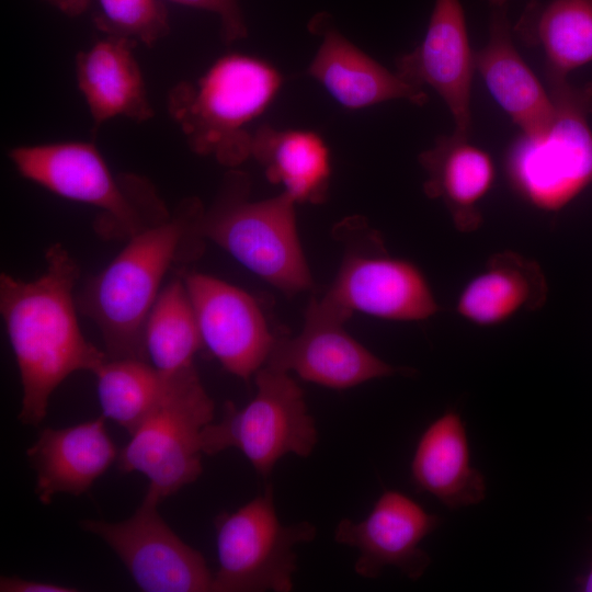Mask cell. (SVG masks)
<instances>
[{
  "label": "cell",
  "mask_w": 592,
  "mask_h": 592,
  "mask_svg": "<svg viewBox=\"0 0 592 592\" xmlns=\"http://www.w3.org/2000/svg\"><path fill=\"white\" fill-rule=\"evenodd\" d=\"M8 156L23 178L64 198L99 208L93 227L103 239L128 240L171 215L148 180L115 177L92 143L18 146Z\"/></svg>",
  "instance_id": "4"
},
{
  "label": "cell",
  "mask_w": 592,
  "mask_h": 592,
  "mask_svg": "<svg viewBox=\"0 0 592 592\" xmlns=\"http://www.w3.org/2000/svg\"><path fill=\"white\" fill-rule=\"evenodd\" d=\"M45 269L32 281L0 274V312L22 385L19 421L38 425L54 390L72 373L94 372L107 355L89 342L77 318L80 267L61 243L45 252Z\"/></svg>",
  "instance_id": "1"
},
{
  "label": "cell",
  "mask_w": 592,
  "mask_h": 592,
  "mask_svg": "<svg viewBox=\"0 0 592 592\" xmlns=\"http://www.w3.org/2000/svg\"><path fill=\"white\" fill-rule=\"evenodd\" d=\"M163 379L157 407L116 458L121 473L145 475L160 502L202 474L201 436L215 411L194 365Z\"/></svg>",
  "instance_id": "7"
},
{
  "label": "cell",
  "mask_w": 592,
  "mask_h": 592,
  "mask_svg": "<svg viewBox=\"0 0 592 592\" xmlns=\"http://www.w3.org/2000/svg\"><path fill=\"white\" fill-rule=\"evenodd\" d=\"M506 2H508V0H489V3L493 8H503Z\"/></svg>",
  "instance_id": "32"
},
{
  "label": "cell",
  "mask_w": 592,
  "mask_h": 592,
  "mask_svg": "<svg viewBox=\"0 0 592 592\" xmlns=\"http://www.w3.org/2000/svg\"><path fill=\"white\" fill-rule=\"evenodd\" d=\"M158 499L146 493L128 519L82 520L80 526L105 542L145 592L213 591L214 574L203 555L183 542L159 515Z\"/></svg>",
  "instance_id": "10"
},
{
  "label": "cell",
  "mask_w": 592,
  "mask_h": 592,
  "mask_svg": "<svg viewBox=\"0 0 592 592\" xmlns=\"http://www.w3.org/2000/svg\"><path fill=\"white\" fill-rule=\"evenodd\" d=\"M308 75L349 110L397 99H405L415 105L428 102L422 88L390 72L335 29H328L323 33L322 42L308 67Z\"/></svg>",
  "instance_id": "20"
},
{
  "label": "cell",
  "mask_w": 592,
  "mask_h": 592,
  "mask_svg": "<svg viewBox=\"0 0 592 592\" xmlns=\"http://www.w3.org/2000/svg\"><path fill=\"white\" fill-rule=\"evenodd\" d=\"M249 181L234 172L214 205L204 210L200 229L239 263L282 292L311 287V274L296 226L295 202L285 193L249 201Z\"/></svg>",
  "instance_id": "5"
},
{
  "label": "cell",
  "mask_w": 592,
  "mask_h": 592,
  "mask_svg": "<svg viewBox=\"0 0 592 592\" xmlns=\"http://www.w3.org/2000/svg\"><path fill=\"white\" fill-rule=\"evenodd\" d=\"M218 568L213 592H289L297 570L295 547L311 542L306 521L284 525L275 511L272 486L231 513L215 519Z\"/></svg>",
  "instance_id": "9"
},
{
  "label": "cell",
  "mask_w": 592,
  "mask_h": 592,
  "mask_svg": "<svg viewBox=\"0 0 592 592\" xmlns=\"http://www.w3.org/2000/svg\"><path fill=\"white\" fill-rule=\"evenodd\" d=\"M350 317L323 297L311 298L301 331L293 338H277L265 365L293 371L307 382L333 389L414 373L384 362L352 338L343 327Z\"/></svg>",
  "instance_id": "11"
},
{
  "label": "cell",
  "mask_w": 592,
  "mask_h": 592,
  "mask_svg": "<svg viewBox=\"0 0 592 592\" xmlns=\"http://www.w3.org/2000/svg\"><path fill=\"white\" fill-rule=\"evenodd\" d=\"M465 12L459 0H435L422 42L396 59L406 82L435 90L451 111L459 137L469 138L470 95L475 70Z\"/></svg>",
  "instance_id": "15"
},
{
  "label": "cell",
  "mask_w": 592,
  "mask_h": 592,
  "mask_svg": "<svg viewBox=\"0 0 592 592\" xmlns=\"http://www.w3.org/2000/svg\"><path fill=\"white\" fill-rule=\"evenodd\" d=\"M548 286L537 262L513 251L494 253L485 269L459 294L456 311L467 321L491 327L521 310H536L547 298Z\"/></svg>",
  "instance_id": "22"
},
{
  "label": "cell",
  "mask_w": 592,
  "mask_h": 592,
  "mask_svg": "<svg viewBox=\"0 0 592 592\" xmlns=\"http://www.w3.org/2000/svg\"><path fill=\"white\" fill-rule=\"evenodd\" d=\"M357 243L349 242L325 299L351 316L357 310L389 320H424L439 311L426 278L413 263L389 257L374 235L366 244Z\"/></svg>",
  "instance_id": "12"
},
{
  "label": "cell",
  "mask_w": 592,
  "mask_h": 592,
  "mask_svg": "<svg viewBox=\"0 0 592 592\" xmlns=\"http://www.w3.org/2000/svg\"><path fill=\"white\" fill-rule=\"evenodd\" d=\"M590 520L592 521V516ZM578 584L581 591L592 592V561L587 574L578 579Z\"/></svg>",
  "instance_id": "31"
},
{
  "label": "cell",
  "mask_w": 592,
  "mask_h": 592,
  "mask_svg": "<svg viewBox=\"0 0 592 592\" xmlns=\"http://www.w3.org/2000/svg\"><path fill=\"white\" fill-rule=\"evenodd\" d=\"M521 38L544 50L547 78L592 61V0H549L530 3L514 27Z\"/></svg>",
  "instance_id": "24"
},
{
  "label": "cell",
  "mask_w": 592,
  "mask_h": 592,
  "mask_svg": "<svg viewBox=\"0 0 592 592\" xmlns=\"http://www.w3.org/2000/svg\"><path fill=\"white\" fill-rule=\"evenodd\" d=\"M414 488L449 510L482 502L485 476L471 464L468 436L460 414L447 409L420 435L410 463Z\"/></svg>",
  "instance_id": "17"
},
{
  "label": "cell",
  "mask_w": 592,
  "mask_h": 592,
  "mask_svg": "<svg viewBox=\"0 0 592 592\" xmlns=\"http://www.w3.org/2000/svg\"><path fill=\"white\" fill-rule=\"evenodd\" d=\"M60 12L69 16H78L84 13L91 0H45Z\"/></svg>",
  "instance_id": "30"
},
{
  "label": "cell",
  "mask_w": 592,
  "mask_h": 592,
  "mask_svg": "<svg viewBox=\"0 0 592 592\" xmlns=\"http://www.w3.org/2000/svg\"><path fill=\"white\" fill-rule=\"evenodd\" d=\"M281 86L282 76L272 65L229 54L196 81L173 87L168 107L195 153L236 167L251 157L249 125L267 109Z\"/></svg>",
  "instance_id": "3"
},
{
  "label": "cell",
  "mask_w": 592,
  "mask_h": 592,
  "mask_svg": "<svg viewBox=\"0 0 592 592\" xmlns=\"http://www.w3.org/2000/svg\"><path fill=\"white\" fill-rule=\"evenodd\" d=\"M143 338L147 358L162 377L194 365V355L204 345L183 276L161 288Z\"/></svg>",
  "instance_id": "25"
},
{
  "label": "cell",
  "mask_w": 592,
  "mask_h": 592,
  "mask_svg": "<svg viewBox=\"0 0 592 592\" xmlns=\"http://www.w3.org/2000/svg\"><path fill=\"white\" fill-rule=\"evenodd\" d=\"M442 523L412 498L398 490L384 491L361 521L342 519L334 530L337 543L354 547L355 572L366 579L395 567L411 580L420 579L431 563L422 540Z\"/></svg>",
  "instance_id": "14"
},
{
  "label": "cell",
  "mask_w": 592,
  "mask_h": 592,
  "mask_svg": "<svg viewBox=\"0 0 592 592\" xmlns=\"http://www.w3.org/2000/svg\"><path fill=\"white\" fill-rule=\"evenodd\" d=\"M251 157L295 203H322L331 177L330 151L314 132L263 125L253 133Z\"/></svg>",
  "instance_id": "23"
},
{
  "label": "cell",
  "mask_w": 592,
  "mask_h": 592,
  "mask_svg": "<svg viewBox=\"0 0 592 592\" xmlns=\"http://www.w3.org/2000/svg\"><path fill=\"white\" fill-rule=\"evenodd\" d=\"M183 278L203 345L224 369L249 380L265 365L277 339L260 306L243 289L208 274Z\"/></svg>",
  "instance_id": "13"
},
{
  "label": "cell",
  "mask_w": 592,
  "mask_h": 592,
  "mask_svg": "<svg viewBox=\"0 0 592 592\" xmlns=\"http://www.w3.org/2000/svg\"><path fill=\"white\" fill-rule=\"evenodd\" d=\"M419 161L428 175L423 185L428 197L445 204L459 231L478 229L482 223L478 204L494 181L491 157L453 133L439 137L432 148L419 155Z\"/></svg>",
  "instance_id": "21"
},
{
  "label": "cell",
  "mask_w": 592,
  "mask_h": 592,
  "mask_svg": "<svg viewBox=\"0 0 592 592\" xmlns=\"http://www.w3.org/2000/svg\"><path fill=\"white\" fill-rule=\"evenodd\" d=\"M101 14L96 25L106 34L148 46L170 31L168 11L160 0H98Z\"/></svg>",
  "instance_id": "27"
},
{
  "label": "cell",
  "mask_w": 592,
  "mask_h": 592,
  "mask_svg": "<svg viewBox=\"0 0 592 592\" xmlns=\"http://www.w3.org/2000/svg\"><path fill=\"white\" fill-rule=\"evenodd\" d=\"M93 374L103 417L134 434L157 407L163 377L140 358L107 357Z\"/></svg>",
  "instance_id": "26"
},
{
  "label": "cell",
  "mask_w": 592,
  "mask_h": 592,
  "mask_svg": "<svg viewBox=\"0 0 592 592\" xmlns=\"http://www.w3.org/2000/svg\"><path fill=\"white\" fill-rule=\"evenodd\" d=\"M204 210L198 200H184L167 220L128 239L76 294L78 311L98 327L109 358L148 361L143 338L147 317L171 266L202 252Z\"/></svg>",
  "instance_id": "2"
},
{
  "label": "cell",
  "mask_w": 592,
  "mask_h": 592,
  "mask_svg": "<svg viewBox=\"0 0 592 592\" xmlns=\"http://www.w3.org/2000/svg\"><path fill=\"white\" fill-rule=\"evenodd\" d=\"M137 42L105 35L76 56V78L94 128L115 117L145 122L153 116L134 55Z\"/></svg>",
  "instance_id": "18"
},
{
  "label": "cell",
  "mask_w": 592,
  "mask_h": 592,
  "mask_svg": "<svg viewBox=\"0 0 592 592\" xmlns=\"http://www.w3.org/2000/svg\"><path fill=\"white\" fill-rule=\"evenodd\" d=\"M1 592H75L78 589L53 582L35 581L18 576L0 578Z\"/></svg>",
  "instance_id": "29"
},
{
  "label": "cell",
  "mask_w": 592,
  "mask_h": 592,
  "mask_svg": "<svg viewBox=\"0 0 592 592\" xmlns=\"http://www.w3.org/2000/svg\"><path fill=\"white\" fill-rule=\"evenodd\" d=\"M172 2L215 13L220 21L221 37L232 43L247 36L246 21L238 0H170Z\"/></svg>",
  "instance_id": "28"
},
{
  "label": "cell",
  "mask_w": 592,
  "mask_h": 592,
  "mask_svg": "<svg viewBox=\"0 0 592 592\" xmlns=\"http://www.w3.org/2000/svg\"><path fill=\"white\" fill-rule=\"evenodd\" d=\"M555 117L539 136L521 135L509 147L505 172L514 191L542 210H559L592 183V83L548 79Z\"/></svg>",
  "instance_id": "6"
},
{
  "label": "cell",
  "mask_w": 592,
  "mask_h": 592,
  "mask_svg": "<svg viewBox=\"0 0 592 592\" xmlns=\"http://www.w3.org/2000/svg\"><path fill=\"white\" fill-rule=\"evenodd\" d=\"M257 392L242 408L226 402L218 422L207 424L202 451L239 449L262 477L286 454L308 457L318 440L305 395L287 372L264 365L254 375Z\"/></svg>",
  "instance_id": "8"
},
{
  "label": "cell",
  "mask_w": 592,
  "mask_h": 592,
  "mask_svg": "<svg viewBox=\"0 0 592 592\" xmlns=\"http://www.w3.org/2000/svg\"><path fill=\"white\" fill-rule=\"evenodd\" d=\"M105 418L76 425L43 429L26 451L36 473L35 493L49 504L57 493L87 492L117 458V451L105 429Z\"/></svg>",
  "instance_id": "16"
},
{
  "label": "cell",
  "mask_w": 592,
  "mask_h": 592,
  "mask_svg": "<svg viewBox=\"0 0 592 592\" xmlns=\"http://www.w3.org/2000/svg\"><path fill=\"white\" fill-rule=\"evenodd\" d=\"M505 8H493L487 45L475 68L501 109L523 135L539 136L551 125L555 104L513 45Z\"/></svg>",
  "instance_id": "19"
}]
</instances>
